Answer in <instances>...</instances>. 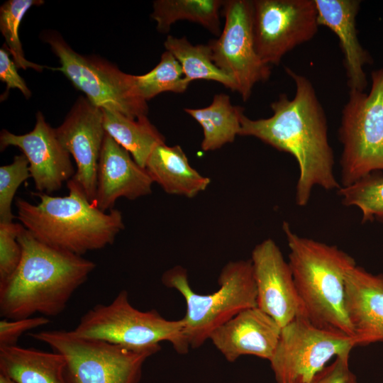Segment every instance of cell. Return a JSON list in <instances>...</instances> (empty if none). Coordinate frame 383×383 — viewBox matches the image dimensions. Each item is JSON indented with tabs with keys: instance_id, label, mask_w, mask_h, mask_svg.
I'll list each match as a JSON object with an SVG mask.
<instances>
[{
	"instance_id": "5",
	"label": "cell",
	"mask_w": 383,
	"mask_h": 383,
	"mask_svg": "<svg viewBox=\"0 0 383 383\" xmlns=\"http://www.w3.org/2000/svg\"><path fill=\"white\" fill-rule=\"evenodd\" d=\"M162 282L184 297L187 310L183 331L191 348L201 346L211 333L241 311L257 306L251 260L228 262L221 271L215 292L200 294L190 287L186 270L177 266L165 272Z\"/></svg>"
},
{
	"instance_id": "14",
	"label": "cell",
	"mask_w": 383,
	"mask_h": 383,
	"mask_svg": "<svg viewBox=\"0 0 383 383\" xmlns=\"http://www.w3.org/2000/svg\"><path fill=\"white\" fill-rule=\"evenodd\" d=\"M9 146L18 147L28 159L37 192L51 194L75 174L70 154L59 141L55 128L46 122L40 111L36 115L35 125L29 133L16 135L1 131V151Z\"/></svg>"
},
{
	"instance_id": "23",
	"label": "cell",
	"mask_w": 383,
	"mask_h": 383,
	"mask_svg": "<svg viewBox=\"0 0 383 383\" xmlns=\"http://www.w3.org/2000/svg\"><path fill=\"white\" fill-rule=\"evenodd\" d=\"M102 112L106 133L126 150L138 165L145 168L154 148L165 143L163 135L147 116L132 119L117 111L102 109Z\"/></svg>"
},
{
	"instance_id": "12",
	"label": "cell",
	"mask_w": 383,
	"mask_h": 383,
	"mask_svg": "<svg viewBox=\"0 0 383 383\" xmlns=\"http://www.w3.org/2000/svg\"><path fill=\"white\" fill-rule=\"evenodd\" d=\"M222 9L225 25L218 38L208 45L213 63L234 80L245 101L257 83L270 78V66L261 60L255 48L252 1H224Z\"/></svg>"
},
{
	"instance_id": "20",
	"label": "cell",
	"mask_w": 383,
	"mask_h": 383,
	"mask_svg": "<svg viewBox=\"0 0 383 383\" xmlns=\"http://www.w3.org/2000/svg\"><path fill=\"white\" fill-rule=\"evenodd\" d=\"M145 169L153 182L170 194L194 197L205 190L211 182L189 163L179 145H157L150 155Z\"/></svg>"
},
{
	"instance_id": "13",
	"label": "cell",
	"mask_w": 383,
	"mask_h": 383,
	"mask_svg": "<svg viewBox=\"0 0 383 383\" xmlns=\"http://www.w3.org/2000/svg\"><path fill=\"white\" fill-rule=\"evenodd\" d=\"M55 131L59 141L76 162L77 170L72 179L87 199L94 202L99 160L106 135L102 109L80 96Z\"/></svg>"
},
{
	"instance_id": "27",
	"label": "cell",
	"mask_w": 383,
	"mask_h": 383,
	"mask_svg": "<svg viewBox=\"0 0 383 383\" xmlns=\"http://www.w3.org/2000/svg\"><path fill=\"white\" fill-rule=\"evenodd\" d=\"M43 4L42 0H9L1 6L0 30L7 45L6 50L12 55L17 68H32L38 72L48 68L26 59L18 35L21 22L27 11L33 6Z\"/></svg>"
},
{
	"instance_id": "26",
	"label": "cell",
	"mask_w": 383,
	"mask_h": 383,
	"mask_svg": "<svg viewBox=\"0 0 383 383\" xmlns=\"http://www.w3.org/2000/svg\"><path fill=\"white\" fill-rule=\"evenodd\" d=\"M135 83L140 95L147 101L165 91L183 93L191 82L185 77L179 62L166 50L152 70L135 75Z\"/></svg>"
},
{
	"instance_id": "21",
	"label": "cell",
	"mask_w": 383,
	"mask_h": 383,
	"mask_svg": "<svg viewBox=\"0 0 383 383\" xmlns=\"http://www.w3.org/2000/svg\"><path fill=\"white\" fill-rule=\"evenodd\" d=\"M0 372L16 383H68L65 358L54 351L0 347Z\"/></svg>"
},
{
	"instance_id": "15",
	"label": "cell",
	"mask_w": 383,
	"mask_h": 383,
	"mask_svg": "<svg viewBox=\"0 0 383 383\" xmlns=\"http://www.w3.org/2000/svg\"><path fill=\"white\" fill-rule=\"evenodd\" d=\"M250 260L257 289V306L282 328L303 315L290 266L276 243L267 238L257 244Z\"/></svg>"
},
{
	"instance_id": "6",
	"label": "cell",
	"mask_w": 383,
	"mask_h": 383,
	"mask_svg": "<svg viewBox=\"0 0 383 383\" xmlns=\"http://www.w3.org/2000/svg\"><path fill=\"white\" fill-rule=\"evenodd\" d=\"M28 335L64 357L68 383H139L144 362L160 350V346L134 348L86 338L73 331H43Z\"/></svg>"
},
{
	"instance_id": "18",
	"label": "cell",
	"mask_w": 383,
	"mask_h": 383,
	"mask_svg": "<svg viewBox=\"0 0 383 383\" xmlns=\"http://www.w3.org/2000/svg\"><path fill=\"white\" fill-rule=\"evenodd\" d=\"M345 305L356 346L383 341V274L355 265L345 275Z\"/></svg>"
},
{
	"instance_id": "3",
	"label": "cell",
	"mask_w": 383,
	"mask_h": 383,
	"mask_svg": "<svg viewBox=\"0 0 383 383\" xmlns=\"http://www.w3.org/2000/svg\"><path fill=\"white\" fill-rule=\"evenodd\" d=\"M67 185L69 194L64 196L33 193L40 199L37 204L18 198L21 223L40 241L81 256L111 245L124 228L122 213L100 210L72 179Z\"/></svg>"
},
{
	"instance_id": "22",
	"label": "cell",
	"mask_w": 383,
	"mask_h": 383,
	"mask_svg": "<svg viewBox=\"0 0 383 383\" xmlns=\"http://www.w3.org/2000/svg\"><path fill=\"white\" fill-rule=\"evenodd\" d=\"M203 129L201 149L215 150L232 143L240 135L243 109L233 106L228 95L217 94L211 104L202 109H184Z\"/></svg>"
},
{
	"instance_id": "4",
	"label": "cell",
	"mask_w": 383,
	"mask_h": 383,
	"mask_svg": "<svg viewBox=\"0 0 383 383\" xmlns=\"http://www.w3.org/2000/svg\"><path fill=\"white\" fill-rule=\"evenodd\" d=\"M290 266L303 315L315 326L353 337L345 305V275L355 260L335 245L302 237L284 222Z\"/></svg>"
},
{
	"instance_id": "34",
	"label": "cell",
	"mask_w": 383,
	"mask_h": 383,
	"mask_svg": "<svg viewBox=\"0 0 383 383\" xmlns=\"http://www.w3.org/2000/svg\"><path fill=\"white\" fill-rule=\"evenodd\" d=\"M0 383H16L6 374L0 372Z\"/></svg>"
},
{
	"instance_id": "11",
	"label": "cell",
	"mask_w": 383,
	"mask_h": 383,
	"mask_svg": "<svg viewBox=\"0 0 383 383\" xmlns=\"http://www.w3.org/2000/svg\"><path fill=\"white\" fill-rule=\"evenodd\" d=\"M319 26L314 0L252 1L255 48L267 65H278L288 52L311 40Z\"/></svg>"
},
{
	"instance_id": "29",
	"label": "cell",
	"mask_w": 383,
	"mask_h": 383,
	"mask_svg": "<svg viewBox=\"0 0 383 383\" xmlns=\"http://www.w3.org/2000/svg\"><path fill=\"white\" fill-rule=\"evenodd\" d=\"M29 177V162L23 154L16 155L11 164L0 167V222L13 221V198L21 184Z\"/></svg>"
},
{
	"instance_id": "9",
	"label": "cell",
	"mask_w": 383,
	"mask_h": 383,
	"mask_svg": "<svg viewBox=\"0 0 383 383\" xmlns=\"http://www.w3.org/2000/svg\"><path fill=\"white\" fill-rule=\"evenodd\" d=\"M61 66L59 70L94 106L117 111L132 119L147 116V101L140 95L135 75L126 74L111 62L77 53L54 31L43 35Z\"/></svg>"
},
{
	"instance_id": "28",
	"label": "cell",
	"mask_w": 383,
	"mask_h": 383,
	"mask_svg": "<svg viewBox=\"0 0 383 383\" xmlns=\"http://www.w3.org/2000/svg\"><path fill=\"white\" fill-rule=\"evenodd\" d=\"M338 194L344 205L360 209L362 221L383 219V177L369 174L354 183L340 187Z\"/></svg>"
},
{
	"instance_id": "24",
	"label": "cell",
	"mask_w": 383,
	"mask_h": 383,
	"mask_svg": "<svg viewBox=\"0 0 383 383\" xmlns=\"http://www.w3.org/2000/svg\"><path fill=\"white\" fill-rule=\"evenodd\" d=\"M221 0H157L153 3L151 17L157 29L168 33L171 26L181 20L197 23L214 35H220Z\"/></svg>"
},
{
	"instance_id": "8",
	"label": "cell",
	"mask_w": 383,
	"mask_h": 383,
	"mask_svg": "<svg viewBox=\"0 0 383 383\" xmlns=\"http://www.w3.org/2000/svg\"><path fill=\"white\" fill-rule=\"evenodd\" d=\"M371 79L368 94L350 90L342 111L341 187L383 170V67L373 71Z\"/></svg>"
},
{
	"instance_id": "31",
	"label": "cell",
	"mask_w": 383,
	"mask_h": 383,
	"mask_svg": "<svg viewBox=\"0 0 383 383\" xmlns=\"http://www.w3.org/2000/svg\"><path fill=\"white\" fill-rule=\"evenodd\" d=\"M50 323L46 317H28L0 321V347L14 346L24 333Z\"/></svg>"
},
{
	"instance_id": "17",
	"label": "cell",
	"mask_w": 383,
	"mask_h": 383,
	"mask_svg": "<svg viewBox=\"0 0 383 383\" xmlns=\"http://www.w3.org/2000/svg\"><path fill=\"white\" fill-rule=\"evenodd\" d=\"M153 181L145 168L106 133L99 160L96 206L106 212L121 197L133 200L152 192Z\"/></svg>"
},
{
	"instance_id": "1",
	"label": "cell",
	"mask_w": 383,
	"mask_h": 383,
	"mask_svg": "<svg viewBox=\"0 0 383 383\" xmlns=\"http://www.w3.org/2000/svg\"><path fill=\"white\" fill-rule=\"evenodd\" d=\"M285 70L296 85L294 98L281 94L271 104L273 114L267 118L252 120L243 114L240 135L257 138L296 158L299 168L296 203L304 206L314 187L332 190L340 185L333 172L326 114L315 89L306 77L289 67Z\"/></svg>"
},
{
	"instance_id": "7",
	"label": "cell",
	"mask_w": 383,
	"mask_h": 383,
	"mask_svg": "<svg viewBox=\"0 0 383 383\" xmlns=\"http://www.w3.org/2000/svg\"><path fill=\"white\" fill-rule=\"evenodd\" d=\"M183 327L182 319L170 321L156 310L134 308L127 291L121 290L111 303L99 304L87 311L72 331L83 338L134 348L157 347L167 341L178 353L184 354L190 347Z\"/></svg>"
},
{
	"instance_id": "2",
	"label": "cell",
	"mask_w": 383,
	"mask_h": 383,
	"mask_svg": "<svg viewBox=\"0 0 383 383\" xmlns=\"http://www.w3.org/2000/svg\"><path fill=\"white\" fill-rule=\"evenodd\" d=\"M18 241L21 262L12 275L0 283L1 316L14 320L36 313L59 315L96 264L40 241L25 228Z\"/></svg>"
},
{
	"instance_id": "16",
	"label": "cell",
	"mask_w": 383,
	"mask_h": 383,
	"mask_svg": "<svg viewBox=\"0 0 383 383\" xmlns=\"http://www.w3.org/2000/svg\"><path fill=\"white\" fill-rule=\"evenodd\" d=\"M281 330L271 316L255 306L241 311L218 326L209 340L229 362L247 355L270 360Z\"/></svg>"
},
{
	"instance_id": "19",
	"label": "cell",
	"mask_w": 383,
	"mask_h": 383,
	"mask_svg": "<svg viewBox=\"0 0 383 383\" xmlns=\"http://www.w3.org/2000/svg\"><path fill=\"white\" fill-rule=\"evenodd\" d=\"M319 26L331 29L338 38L350 90L364 91L367 81L364 67L373 60L361 45L356 29L359 0H314Z\"/></svg>"
},
{
	"instance_id": "30",
	"label": "cell",
	"mask_w": 383,
	"mask_h": 383,
	"mask_svg": "<svg viewBox=\"0 0 383 383\" xmlns=\"http://www.w3.org/2000/svg\"><path fill=\"white\" fill-rule=\"evenodd\" d=\"M23 228L21 223L0 222V283L12 275L21 262L22 250L18 237Z\"/></svg>"
},
{
	"instance_id": "33",
	"label": "cell",
	"mask_w": 383,
	"mask_h": 383,
	"mask_svg": "<svg viewBox=\"0 0 383 383\" xmlns=\"http://www.w3.org/2000/svg\"><path fill=\"white\" fill-rule=\"evenodd\" d=\"M0 79L6 84V92L11 89H19L26 99L31 96L25 81L18 74L17 67L5 48L0 49Z\"/></svg>"
},
{
	"instance_id": "10",
	"label": "cell",
	"mask_w": 383,
	"mask_h": 383,
	"mask_svg": "<svg viewBox=\"0 0 383 383\" xmlns=\"http://www.w3.org/2000/svg\"><path fill=\"white\" fill-rule=\"evenodd\" d=\"M353 337L319 328L299 315L282 328L269 360L277 383H309L333 357L350 356Z\"/></svg>"
},
{
	"instance_id": "25",
	"label": "cell",
	"mask_w": 383,
	"mask_h": 383,
	"mask_svg": "<svg viewBox=\"0 0 383 383\" xmlns=\"http://www.w3.org/2000/svg\"><path fill=\"white\" fill-rule=\"evenodd\" d=\"M164 45L179 62L185 77L190 82L195 79L212 80L237 91L234 80L213 63L208 44L194 45L185 37L168 35Z\"/></svg>"
},
{
	"instance_id": "32",
	"label": "cell",
	"mask_w": 383,
	"mask_h": 383,
	"mask_svg": "<svg viewBox=\"0 0 383 383\" xmlns=\"http://www.w3.org/2000/svg\"><path fill=\"white\" fill-rule=\"evenodd\" d=\"M349 357H336L333 362L317 373L309 383H358L350 369Z\"/></svg>"
}]
</instances>
